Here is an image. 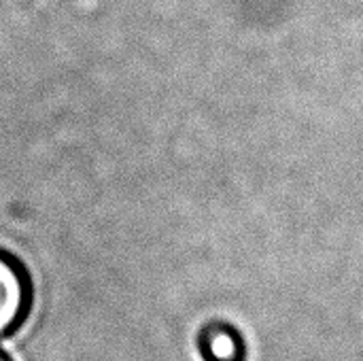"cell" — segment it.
Listing matches in <instances>:
<instances>
[{
    "instance_id": "cell-3",
    "label": "cell",
    "mask_w": 363,
    "mask_h": 361,
    "mask_svg": "<svg viewBox=\"0 0 363 361\" xmlns=\"http://www.w3.org/2000/svg\"><path fill=\"white\" fill-rule=\"evenodd\" d=\"M0 361H15V360H13V357H11V355L4 351V349H0Z\"/></svg>"
},
{
    "instance_id": "cell-2",
    "label": "cell",
    "mask_w": 363,
    "mask_h": 361,
    "mask_svg": "<svg viewBox=\"0 0 363 361\" xmlns=\"http://www.w3.org/2000/svg\"><path fill=\"white\" fill-rule=\"evenodd\" d=\"M196 347L202 361H249L245 334L225 319L206 321L196 334Z\"/></svg>"
},
{
    "instance_id": "cell-1",
    "label": "cell",
    "mask_w": 363,
    "mask_h": 361,
    "mask_svg": "<svg viewBox=\"0 0 363 361\" xmlns=\"http://www.w3.org/2000/svg\"><path fill=\"white\" fill-rule=\"evenodd\" d=\"M34 306V285L19 257L0 249V340L15 336Z\"/></svg>"
}]
</instances>
